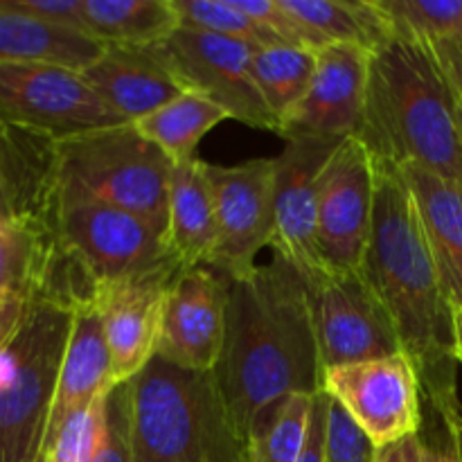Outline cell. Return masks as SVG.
I'll use <instances>...</instances> for the list:
<instances>
[{"mask_svg": "<svg viewBox=\"0 0 462 462\" xmlns=\"http://www.w3.org/2000/svg\"><path fill=\"white\" fill-rule=\"evenodd\" d=\"M377 447L350 420V415L334 400H329L328 454L325 462H374Z\"/></svg>", "mask_w": 462, "mask_h": 462, "instance_id": "cell-33", "label": "cell"}, {"mask_svg": "<svg viewBox=\"0 0 462 462\" xmlns=\"http://www.w3.org/2000/svg\"><path fill=\"white\" fill-rule=\"evenodd\" d=\"M134 462H248L215 374L153 356L129 382Z\"/></svg>", "mask_w": 462, "mask_h": 462, "instance_id": "cell-4", "label": "cell"}, {"mask_svg": "<svg viewBox=\"0 0 462 462\" xmlns=\"http://www.w3.org/2000/svg\"><path fill=\"white\" fill-rule=\"evenodd\" d=\"M183 27L210 32L248 45H280L253 18L239 12L230 0H171Z\"/></svg>", "mask_w": 462, "mask_h": 462, "instance_id": "cell-30", "label": "cell"}, {"mask_svg": "<svg viewBox=\"0 0 462 462\" xmlns=\"http://www.w3.org/2000/svg\"><path fill=\"white\" fill-rule=\"evenodd\" d=\"M84 32L104 45L152 48L180 27L171 0H81Z\"/></svg>", "mask_w": 462, "mask_h": 462, "instance_id": "cell-25", "label": "cell"}, {"mask_svg": "<svg viewBox=\"0 0 462 462\" xmlns=\"http://www.w3.org/2000/svg\"><path fill=\"white\" fill-rule=\"evenodd\" d=\"M54 226L36 221H0V302L41 300L52 269Z\"/></svg>", "mask_w": 462, "mask_h": 462, "instance_id": "cell-24", "label": "cell"}, {"mask_svg": "<svg viewBox=\"0 0 462 462\" xmlns=\"http://www.w3.org/2000/svg\"><path fill=\"white\" fill-rule=\"evenodd\" d=\"M370 57L359 45H328L316 52V72L296 111L284 120L282 138H356L364 125Z\"/></svg>", "mask_w": 462, "mask_h": 462, "instance_id": "cell-16", "label": "cell"}, {"mask_svg": "<svg viewBox=\"0 0 462 462\" xmlns=\"http://www.w3.org/2000/svg\"><path fill=\"white\" fill-rule=\"evenodd\" d=\"M228 113L197 90H185L158 111L135 122V129L156 144L174 165L197 158V147Z\"/></svg>", "mask_w": 462, "mask_h": 462, "instance_id": "cell-26", "label": "cell"}, {"mask_svg": "<svg viewBox=\"0 0 462 462\" xmlns=\"http://www.w3.org/2000/svg\"><path fill=\"white\" fill-rule=\"evenodd\" d=\"M316 72V52L296 45H262L253 52V77L280 126L296 111ZM282 134V131H280Z\"/></svg>", "mask_w": 462, "mask_h": 462, "instance_id": "cell-27", "label": "cell"}, {"mask_svg": "<svg viewBox=\"0 0 462 462\" xmlns=\"http://www.w3.org/2000/svg\"><path fill=\"white\" fill-rule=\"evenodd\" d=\"M356 140L374 165L420 167L462 188L458 95L433 45L391 39L374 50Z\"/></svg>", "mask_w": 462, "mask_h": 462, "instance_id": "cell-3", "label": "cell"}, {"mask_svg": "<svg viewBox=\"0 0 462 462\" xmlns=\"http://www.w3.org/2000/svg\"><path fill=\"white\" fill-rule=\"evenodd\" d=\"M84 77L129 125H135L188 90L153 48L106 45L102 57L84 70Z\"/></svg>", "mask_w": 462, "mask_h": 462, "instance_id": "cell-18", "label": "cell"}, {"mask_svg": "<svg viewBox=\"0 0 462 462\" xmlns=\"http://www.w3.org/2000/svg\"><path fill=\"white\" fill-rule=\"evenodd\" d=\"M282 5L314 52L338 43L374 52L393 39L374 0H282Z\"/></svg>", "mask_w": 462, "mask_h": 462, "instance_id": "cell-23", "label": "cell"}, {"mask_svg": "<svg viewBox=\"0 0 462 462\" xmlns=\"http://www.w3.org/2000/svg\"><path fill=\"white\" fill-rule=\"evenodd\" d=\"M0 120L48 138H77L122 120L84 72L45 63H0Z\"/></svg>", "mask_w": 462, "mask_h": 462, "instance_id": "cell-9", "label": "cell"}, {"mask_svg": "<svg viewBox=\"0 0 462 462\" xmlns=\"http://www.w3.org/2000/svg\"><path fill=\"white\" fill-rule=\"evenodd\" d=\"M377 167L373 230L359 271L386 307L422 383L447 427L460 422L456 400L454 310L429 253L413 194L402 170Z\"/></svg>", "mask_w": 462, "mask_h": 462, "instance_id": "cell-2", "label": "cell"}, {"mask_svg": "<svg viewBox=\"0 0 462 462\" xmlns=\"http://www.w3.org/2000/svg\"><path fill=\"white\" fill-rule=\"evenodd\" d=\"M93 462H134L131 386L116 383L104 400V427Z\"/></svg>", "mask_w": 462, "mask_h": 462, "instance_id": "cell-32", "label": "cell"}, {"mask_svg": "<svg viewBox=\"0 0 462 462\" xmlns=\"http://www.w3.org/2000/svg\"><path fill=\"white\" fill-rule=\"evenodd\" d=\"M341 143L337 138L298 135L289 138L273 158L275 239L271 251L287 257L302 273L325 266L316 244L320 176Z\"/></svg>", "mask_w": 462, "mask_h": 462, "instance_id": "cell-15", "label": "cell"}, {"mask_svg": "<svg viewBox=\"0 0 462 462\" xmlns=\"http://www.w3.org/2000/svg\"><path fill=\"white\" fill-rule=\"evenodd\" d=\"M104 400L106 395L72 413L57 429V433L45 442L43 456L48 462H93L102 438Z\"/></svg>", "mask_w": 462, "mask_h": 462, "instance_id": "cell-31", "label": "cell"}, {"mask_svg": "<svg viewBox=\"0 0 462 462\" xmlns=\"http://www.w3.org/2000/svg\"><path fill=\"white\" fill-rule=\"evenodd\" d=\"M57 161V197L120 208L167 233L174 162L135 125L108 126L61 140Z\"/></svg>", "mask_w": 462, "mask_h": 462, "instance_id": "cell-6", "label": "cell"}, {"mask_svg": "<svg viewBox=\"0 0 462 462\" xmlns=\"http://www.w3.org/2000/svg\"><path fill=\"white\" fill-rule=\"evenodd\" d=\"M230 278L210 266L180 269L167 289L156 356L179 368L210 373L226 337Z\"/></svg>", "mask_w": 462, "mask_h": 462, "instance_id": "cell-14", "label": "cell"}, {"mask_svg": "<svg viewBox=\"0 0 462 462\" xmlns=\"http://www.w3.org/2000/svg\"><path fill=\"white\" fill-rule=\"evenodd\" d=\"M433 50H436L438 59H440L442 68H445L447 77H449L451 86L462 102V36L438 41V43H433Z\"/></svg>", "mask_w": 462, "mask_h": 462, "instance_id": "cell-37", "label": "cell"}, {"mask_svg": "<svg viewBox=\"0 0 462 462\" xmlns=\"http://www.w3.org/2000/svg\"><path fill=\"white\" fill-rule=\"evenodd\" d=\"M374 462H458V458H456L454 449L445 454V451L429 447L422 433H418V436H409L393 445L379 447Z\"/></svg>", "mask_w": 462, "mask_h": 462, "instance_id": "cell-35", "label": "cell"}, {"mask_svg": "<svg viewBox=\"0 0 462 462\" xmlns=\"http://www.w3.org/2000/svg\"><path fill=\"white\" fill-rule=\"evenodd\" d=\"M420 226L451 310H462V188L420 167H404Z\"/></svg>", "mask_w": 462, "mask_h": 462, "instance_id": "cell-20", "label": "cell"}, {"mask_svg": "<svg viewBox=\"0 0 462 462\" xmlns=\"http://www.w3.org/2000/svg\"><path fill=\"white\" fill-rule=\"evenodd\" d=\"M302 278L320 370L402 352L395 325L361 271L323 266Z\"/></svg>", "mask_w": 462, "mask_h": 462, "instance_id": "cell-8", "label": "cell"}, {"mask_svg": "<svg viewBox=\"0 0 462 462\" xmlns=\"http://www.w3.org/2000/svg\"><path fill=\"white\" fill-rule=\"evenodd\" d=\"M320 388L377 449L422 429V383L404 352L323 370Z\"/></svg>", "mask_w": 462, "mask_h": 462, "instance_id": "cell-11", "label": "cell"}, {"mask_svg": "<svg viewBox=\"0 0 462 462\" xmlns=\"http://www.w3.org/2000/svg\"><path fill=\"white\" fill-rule=\"evenodd\" d=\"M393 39L438 43L460 36L462 0H374Z\"/></svg>", "mask_w": 462, "mask_h": 462, "instance_id": "cell-29", "label": "cell"}, {"mask_svg": "<svg viewBox=\"0 0 462 462\" xmlns=\"http://www.w3.org/2000/svg\"><path fill=\"white\" fill-rule=\"evenodd\" d=\"M12 219H14L12 201H9L7 185H5V179H3V170H0V221H12Z\"/></svg>", "mask_w": 462, "mask_h": 462, "instance_id": "cell-39", "label": "cell"}, {"mask_svg": "<svg viewBox=\"0 0 462 462\" xmlns=\"http://www.w3.org/2000/svg\"><path fill=\"white\" fill-rule=\"evenodd\" d=\"M316 395H293L266 409L248 431V462L300 460Z\"/></svg>", "mask_w": 462, "mask_h": 462, "instance_id": "cell-28", "label": "cell"}, {"mask_svg": "<svg viewBox=\"0 0 462 462\" xmlns=\"http://www.w3.org/2000/svg\"><path fill=\"white\" fill-rule=\"evenodd\" d=\"M212 374L246 442L266 409L323 391L305 278L280 253L230 280L224 347Z\"/></svg>", "mask_w": 462, "mask_h": 462, "instance_id": "cell-1", "label": "cell"}, {"mask_svg": "<svg viewBox=\"0 0 462 462\" xmlns=\"http://www.w3.org/2000/svg\"><path fill=\"white\" fill-rule=\"evenodd\" d=\"M460 36H462V32H460Z\"/></svg>", "mask_w": 462, "mask_h": 462, "instance_id": "cell-43", "label": "cell"}, {"mask_svg": "<svg viewBox=\"0 0 462 462\" xmlns=\"http://www.w3.org/2000/svg\"><path fill=\"white\" fill-rule=\"evenodd\" d=\"M36 462H48V458H45V456H41V458L36 460Z\"/></svg>", "mask_w": 462, "mask_h": 462, "instance_id": "cell-42", "label": "cell"}, {"mask_svg": "<svg viewBox=\"0 0 462 462\" xmlns=\"http://www.w3.org/2000/svg\"><path fill=\"white\" fill-rule=\"evenodd\" d=\"M377 167L356 138L338 144L320 176L316 244L328 269L359 271L373 230Z\"/></svg>", "mask_w": 462, "mask_h": 462, "instance_id": "cell-13", "label": "cell"}, {"mask_svg": "<svg viewBox=\"0 0 462 462\" xmlns=\"http://www.w3.org/2000/svg\"><path fill=\"white\" fill-rule=\"evenodd\" d=\"M152 48L185 88L206 95L233 120L280 135L282 126L266 108L253 77L255 45L180 25Z\"/></svg>", "mask_w": 462, "mask_h": 462, "instance_id": "cell-10", "label": "cell"}, {"mask_svg": "<svg viewBox=\"0 0 462 462\" xmlns=\"http://www.w3.org/2000/svg\"><path fill=\"white\" fill-rule=\"evenodd\" d=\"M328 418L329 397L320 391L319 395L314 397L305 449H302L300 460L298 462H325V454H328Z\"/></svg>", "mask_w": 462, "mask_h": 462, "instance_id": "cell-36", "label": "cell"}, {"mask_svg": "<svg viewBox=\"0 0 462 462\" xmlns=\"http://www.w3.org/2000/svg\"><path fill=\"white\" fill-rule=\"evenodd\" d=\"M27 305L23 302H0V350L9 343V338L16 334Z\"/></svg>", "mask_w": 462, "mask_h": 462, "instance_id": "cell-38", "label": "cell"}, {"mask_svg": "<svg viewBox=\"0 0 462 462\" xmlns=\"http://www.w3.org/2000/svg\"><path fill=\"white\" fill-rule=\"evenodd\" d=\"M113 386L116 382H113L111 352L104 337L102 316L93 305L79 307L72 316V329L59 370L57 395H54L45 442L72 413L97 402Z\"/></svg>", "mask_w": 462, "mask_h": 462, "instance_id": "cell-19", "label": "cell"}, {"mask_svg": "<svg viewBox=\"0 0 462 462\" xmlns=\"http://www.w3.org/2000/svg\"><path fill=\"white\" fill-rule=\"evenodd\" d=\"M458 122H460V131H462V102L458 99Z\"/></svg>", "mask_w": 462, "mask_h": 462, "instance_id": "cell-41", "label": "cell"}, {"mask_svg": "<svg viewBox=\"0 0 462 462\" xmlns=\"http://www.w3.org/2000/svg\"><path fill=\"white\" fill-rule=\"evenodd\" d=\"M183 266L102 289L93 307L102 316L113 382L126 383L156 356L167 289Z\"/></svg>", "mask_w": 462, "mask_h": 462, "instance_id": "cell-17", "label": "cell"}, {"mask_svg": "<svg viewBox=\"0 0 462 462\" xmlns=\"http://www.w3.org/2000/svg\"><path fill=\"white\" fill-rule=\"evenodd\" d=\"M54 237L88 305L102 289L176 269L167 233L152 221L77 197H57Z\"/></svg>", "mask_w": 462, "mask_h": 462, "instance_id": "cell-7", "label": "cell"}, {"mask_svg": "<svg viewBox=\"0 0 462 462\" xmlns=\"http://www.w3.org/2000/svg\"><path fill=\"white\" fill-rule=\"evenodd\" d=\"M7 5L16 9V12L27 14V16L84 32L81 0H7Z\"/></svg>", "mask_w": 462, "mask_h": 462, "instance_id": "cell-34", "label": "cell"}, {"mask_svg": "<svg viewBox=\"0 0 462 462\" xmlns=\"http://www.w3.org/2000/svg\"><path fill=\"white\" fill-rule=\"evenodd\" d=\"M217 210V248L210 269L237 280L257 269V255L273 246V158L239 165L208 162Z\"/></svg>", "mask_w": 462, "mask_h": 462, "instance_id": "cell-12", "label": "cell"}, {"mask_svg": "<svg viewBox=\"0 0 462 462\" xmlns=\"http://www.w3.org/2000/svg\"><path fill=\"white\" fill-rule=\"evenodd\" d=\"M72 316L57 302H30L16 334L0 350V462H36L43 456Z\"/></svg>", "mask_w": 462, "mask_h": 462, "instance_id": "cell-5", "label": "cell"}, {"mask_svg": "<svg viewBox=\"0 0 462 462\" xmlns=\"http://www.w3.org/2000/svg\"><path fill=\"white\" fill-rule=\"evenodd\" d=\"M454 343H456V361L462 365V310L454 311Z\"/></svg>", "mask_w": 462, "mask_h": 462, "instance_id": "cell-40", "label": "cell"}, {"mask_svg": "<svg viewBox=\"0 0 462 462\" xmlns=\"http://www.w3.org/2000/svg\"><path fill=\"white\" fill-rule=\"evenodd\" d=\"M106 45L75 27L41 21L0 0V63H45L84 72Z\"/></svg>", "mask_w": 462, "mask_h": 462, "instance_id": "cell-22", "label": "cell"}, {"mask_svg": "<svg viewBox=\"0 0 462 462\" xmlns=\"http://www.w3.org/2000/svg\"><path fill=\"white\" fill-rule=\"evenodd\" d=\"M167 242L183 269L210 266L217 248V210L208 162L201 158L171 170Z\"/></svg>", "mask_w": 462, "mask_h": 462, "instance_id": "cell-21", "label": "cell"}]
</instances>
